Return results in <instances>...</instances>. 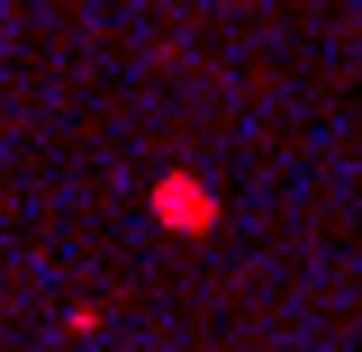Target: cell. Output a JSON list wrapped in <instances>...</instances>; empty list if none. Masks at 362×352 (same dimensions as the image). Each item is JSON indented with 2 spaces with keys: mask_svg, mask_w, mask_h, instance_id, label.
Wrapping results in <instances>:
<instances>
[{
  "mask_svg": "<svg viewBox=\"0 0 362 352\" xmlns=\"http://www.w3.org/2000/svg\"><path fill=\"white\" fill-rule=\"evenodd\" d=\"M163 217H173V226H199V217H209V190H199V181H163Z\"/></svg>",
  "mask_w": 362,
  "mask_h": 352,
  "instance_id": "cell-1",
  "label": "cell"
}]
</instances>
